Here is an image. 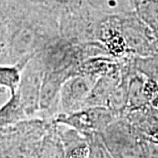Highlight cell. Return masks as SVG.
<instances>
[{
    "instance_id": "6da1fadb",
    "label": "cell",
    "mask_w": 158,
    "mask_h": 158,
    "mask_svg": "<svg viewBox=\"0 0 158 158\" xmlns=\"http://www.w3.org/2000/svg\"><path fill=\"white\" fill-rule=\"evenodd\" d=\"M121 33L132 56H148L158 50V37L135 11L120 14Z\"/></svg>"
},
{
    "instance_id": "7a4b0ae2",
    "label": "cell",
    "mask_w": 158,
    "mask_h": 158,
    "mask_svg": "<svg viewBox=\"0 0 158 158\" xmlns=\"http://www.w3.org/2000/svg\"><path fill=\"white\" fill-rule=\"evenodd\" d=\"M44 68L40 52L30 58L21 69V78L17 94L27 117L40 114V95Z\"/></svg>"
},
{
    "instance_id": "3957f363",
    "label": "cell",
    "mask_w": 158,
    "mask_h": 158,
    "mask_svg": "<svg viewBox=\"0 0 158 158\" xmlns=\"http://www.w3.org/2000/svg\"><path fill=\"white\" fill-rule=\"evenodd\" d=\"M97 79L86 73H79L67 79L60 91L59 114H69L84 109Z\"/></svg>"
},
{
    "instance_id": "277c9868",
    "label": "cell",
    "mask_w": 158,
    "mask_h": 158,
    "mask_svg": "<svg viewBox=\"0 0 158 158\" xmlns=\"http://www.w3.org/2000/svg\"><path fill=\"white\" fill-rule=\"evenodd\" d=\"M122 80L120 60L118 65L109 72L97 79L90 94L85 101V108L93 106H106L114 90Z\"/></svg>"
},
{
    "instance_id": "5b68a950",
    "label": "cell",
    "mask_w": 158,
    "mask_h": 158,
    "mask_svg": "<svg viewBox=\"0 0 158 158\" xmlns=\"http://www.w3.org/2000/svg\"><path fill=\"white\" fill-rule=\"evenodd\" d=\"M27 118L16 93L11 95L9 100L0 107V126L13 124Z\"/></svg>"
},
{
    "instance_id": "8992f818",
    "label": "cell",
    "mask_w": 158,
    "mask_h": 158,
    "mask_svg": "<svg viewBox=\"0 0 158 158\" xmlns=\"http://www.w3.org/2000/svg\"><path fill=\"white\" fill-rule=\"evenodd\" d=\"M135 12L158 37V0H140Z\"/></svg>"
},
{
    "instance_id": "52a82bcc",
    "label": "cell",
    "mask_w": 158,
    "mask_h": 158,
    "mask_svg": "<svg viewBox=\"0 0 158 158\" xmlns=\"http://www.w3.org/2000/svg\"><path fill=\"white\" fill-rule=\"evenodd\" d=\"M21 78V69L16 65H0V88L7 90L10 96L17 92Z\"/></svg>"
}]
</instances>
